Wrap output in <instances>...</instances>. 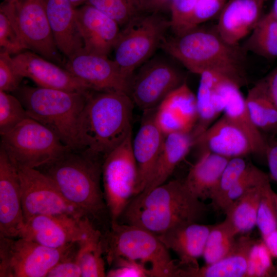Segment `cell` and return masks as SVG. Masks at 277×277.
Returning a JSON list of instances; mask_svg holds the SVG:
<instances>
[{
    "label": "cell",
    "mask_w": 277,
    "mask_h": 277,
    "mask_svg": "<svg viewBox=\"0 0 277 277\" xmlns=\"http://www.w3.org/2000/svg\"><path fill=\"white\" fill-rule=\"evenodd\" d=\"M154 118L165 136L191 133L197 119L196 96L185 81L161 102L155 110Z\"/></svg>",
    "instance_id": "obj_17"
},
{
    "label": "cell",
    "mask_w": 277,
    "mask_h": 277,
    "mask_svg": "<svg viewBox=\"0 0 277 277\" xmlns=\"http://www.w3.org/2000/svg\"><path fill=\"white\" fill-rule=\"evenodd\" d=\"M29 117L22 102L15 95L0 90V134L12 130Z\"/></svg>",
    "instance_id": "obj_37"
},
{
    "label": "cell",
    "mask_w": 277,
    "mask_h": 277,
    "mask_svg": "<svg viewBox=\"0 0 277 277\" xmlns=\"http://www.w3.org/2000/svg\"><path fill=\"white\" fill-rule=\"evenodd\" d=\"M272 256L264 242L255 241L248 258L246 277H264L275 275Z\"/></svg>",
    "instance_id": "obj_40"
},
{
    "label": "cell",
    "mask_w": 277,
    "mask_h": 277,
    "mask_svg": "<svg viewBox=\"0 0 277 277\" xmlns=\"http://www.w3.org/2000/svg\"><path fill=\"white\" fill-rule=\"evenodd\" d=\"M273 196L274 199L275 205V208H276V214H277V193H275L274 191L273 192Z\"/></svg>",
    "instance_id": "obj_52"
},
{
    "label": "cell",
    "mask_w": 277,
    "mask_h": 277,
    "mask_svg": "<svg viewBox=\"0 0 277 277\" xmlns=\"http://www.w3.org/2000/svg\"><path fill=\"white\" fill-rule=\"evenodd\" d=\"M225 1V0H224Z\"/></svg>",
    "instance_id": "obj_55"
},
{
    "label": "cell",
    "mask_w": 277,
    "mask_h": 277,
    "mask_svg": "<svg viewBox=\"0 0 277 277\" xmlns=\"http://www.w3.org/2000/svg\"><path fill=\"white\" fill-rule=\"evenodd\" d=\"M212 226L192 223L174 228L157 236L169 250L177 255L181 268H197L199 267L197 259L203 256Z\"/></svg>",
    "instance_id": "obj_24"
},
{
    "label": "cell",
    "mask_w": 277,
    "mask_h": 277,
    "mask_svg": "<svg viewBox=\"0 0 277 277\" xmlns=\"http://www.w3.org/2000/svg\"><path fill=\"white\" fill-rule=\"evenodd\" d=\"M263 3L261 0H230L220 12L216 31L227 43L239 44L262 17Z\"/></svg>",
    "instance_id": "obj_22"
},
{
    "label": "cell",
    "mask_w": 277,
    "mask_h": 277,
    "mask_svg": "<svg viewBox=\"0 0 277 277\" xmlns=\"http://www.w3.org/2000/svg\"><path fill=\"white\" fill-rule=\"evenodd\" d=\"M155 110L144 112L139 129L132 141L137 168L134 196L143 192L147 185L164 143L165 135L154 121Z\"/></svg>",
    "instance_id": "obj_19"
},
{
    "label": "cell",
    "mask_w": 277,
    "mask_h": 277,
    "mask_svg": "<svg viewBox=\"0 0 277 277\" xmlns=\"http://www.w3.org/2000/svg\"><path fill=\"white\" fill-rule=\"evenodd\" d=\"M90 92L21 85L14 95L29 117L52 131L70 149L77 150L78 121Z\"/></svg>",
    "instance_id": "obj_5"
},
{
    "label": "cell",
    "mask_w": 277,
    "mask_h": 277,
    "mask_svg": "<svg viewBox=\"0 0 277 277\" xmlns=\"http://www.w3.org/2000/svg\"><path fill=\"white\" fill-rule=\"evenodd\" d=\"M24 223L17 169L0 148V237H18Z\"/></svg>",
    "instance_id": "obj_18"
},
{
    "label": "cell",
    "mask_w": 277,
    "mask_h": 277,
    "mask_svg": "<svg viewBox=\"0 0 277 277\" xmlns=\"http://www.w3.org/2000/svg\"><path fill=\"white\" fill-rule=\"evenodd\" d=\"M114 267L106 272L108 277H151L150 270L140 262L118 257L112 262Z\"/></svg>",
    "instance_id": "obj_43"
},
{
    "label": "cell",
    "mask_w": 277,
    "mask_h": 277,
    "mask_svg": "<svg viewBox=\"0 0 277 277\" xmlns=\"http://www.w3.org/2000/svg\"><path fill=\"white\" fill-rule=\"evenodd\" d=\"M103 162L82 150L69 149L37 169L50 177L65 199L96 226L107 216L109 217L101 186Z\"/></svg>",
    "instance_id": "obj_4"
},
{
    "label": "cell",
    "mask_w": 277,
    "mask_h": 277,
    "mask_svg": "<svg viewBox=\"0 0 277 277\" xmlns=\"http://www.w3.org/2000/svg\"><path fill=\"white\" fill-rule=\"evenodd\" d=\"M104 256L108 265L118 257L141 262L151 277H179V262L158 236L143 228L118 222L110 224L103 234Z\"/></svg>",
    "instance_id": "obj_6"
},
{
    "label": "cell",
    "mask_w": 277,
    "mask_h": 277,
    "mask_svg": "<svg viewBox=\"0 0 277 277\" xmlns=\"http://www.w3.org/2000/svg\"><path fill=\"white\" fill-rule=\"evenodd\" d=\"M12 58L18 73L37 86L74 92L92 91L65 68L33 51H24Z\"/></svg>",
    "instance_id": "obj_16"
},
{
    "label": "cell",
    "mask_w": 277,
    "mask_h": 277,
    "mask_svg": "<svg viewBox=\"0 0 277 277\" xmlns=\"http://www.w3.org/2000/svg\"><path fill=\"white\" fill-rule=\"evenodd\" d=\"M4 1H13L15 0H3Z\"/></svg>",
    "instance_id": "obj_53"
},
{
    "label": "cell",
    "mask_w": 277,
    "mask_h": 277,
    "mask_svg": "<svg viewBox=\"0 0 277 277\" xmlns=\"http://www.w3.org/2000/svg\"><path fill=\"white\" fill-rule=\"evenodd\" d=\"M65 68L92 91H121L128 94L130 79L108 56L84 49L67 58Z\"/></svg>",
    "instance_id": "obj_15"
},
{
    "label": "cell",
    "mask_w": 277,
    "mask_h": 277,
    "mask_svg": "<svg viewBox=\"0 0 277 277\" xmlns=\"http://www.w3.org/2000/svg\"><path fill=\"white\" fill-rule=\"evenodd\" d=\"M194 146V140L191 133H174L166 135L152 175L141 193L145 194L166 182L177 165Z\"/></svg>",
    "instance_id": "obj_26"
},
{
    "label": "cell",
    "mask_w": 277,
    "mask_h": 277,
    "mask_svg": "<svg viewBox=\"0 0 277 277\" xmlns=\"http://www.w3.org/2000/svg\"><path fill=\"white\" fill-rule=\"evenodd\" d=\"M207 150L229 159L253 154L251 143L243 131L225 114L194 140Z\"/></svg>",
    "instance_id": "obj_21"
},
{
    "label": "cell",
    "mask_w": 277,
    "mask_h": 277,
    "mask_svg": "<svg viewBox=\"0 0 277 277\" xmlns=\"http://www.w3.org/2000/svg\"><path fill=\"white\" fill-rule=\"evenodd\" d=\"M1 136L0 148L16 168L38 169L70 149L52 131L30 117Z\"/></svg>",
    "instance_id": "obj_7"
},
{
    "label": "cell",
    "mask_w": 277,
    "mask_h": 277,
    "mask_svg": "<svg viewBox=\"0 0 277 277\" xmlns=\"http://www.w3.org/2000/svg\"><path fill=\"white\" fill-rule=\"evenodd\" d=\"M184 82L182 74L168 58L157 56L143 64L130 81L128 94L144 112L155 109Z\"/></svg>",
    "instance_id": "obj_11"
},
{
    "label": "cell",
    "mask_w": 277,
    "mask_h": 277,
    "mask_svg": "<svg viewBox=\"0 0 277 277\" xmlns=\"http://www.w3.org/2000/svg\"><path fill=\"white\" fill-rule=\"evenodd\" d=\"M172 0H139L143 13L161 14L170 9Z\"/></svg>",
    "instance_id": "obj_47"
},
{
    "label": "cell",
    "mask_w": 277,
    "mask_h": 277,
    "mask_svg": "<svg viewBox=\"0 0 277 277\" xmlns=\"http://www.w3.org/2000/svg\"><path fill=\"white\" fill-rule=\"evenodd\" d=\"M230 159L204 150L184 180L191 192L202 201L210 199Z\"/></svg>",
    "instance_id": "obj_27"
},
{
    "label": "cell",
    "mask_w": 277,
    "mask_h": 277,
    "mask_svg": "<svg viewBox=\"0 0 277 277\" xmlns=\"http://www.w3.org/2000/svg\"><path fill=\"white\" fill-rule=\"evenodd\" d=\"M269 181L270 178L266 173L250 163L244 173L228 192L221 210L225 212L229 206L243 194Z\"/></svg>",
    "instance_id": "obj_39"
},
{
    "label": "cell",
    "mask_w": 277,
    "mask_h": 277,
    "mask_svg": "<svg viewBox=\"0 0 277 277\" xmlns=\"http://www.w3.org/2000/svg\"><path fill=\"white\" fill-rule=\"evenodd\" d=\"M23 77L17 71L12 56L0 52V90L14 93L21 85Z\"/></svg>",
    "instance_id": "obj_42"
},
{
    "label": "cell",
    "mask_w": 277,
    "mask_h": 277,
    "mask_svg": "<svg viewBox=\"0 0 277 277\" xmlns=\"http://www.w3.org/2000/svg\"><path fill=\"white\" fill-rule=\"evenodd\" d=\"M1 51L16 55L28 50L15 21L12 4L3 1L0 6Z\"/></svg>",
    "instance_id": "obj_34"
},
{
    "label": "cell",
    "mask_w": 277,
    "mask_h": 277,
    "mask_svg": "<svg viewBox=\"0 0 277 277\" xmlns=\"http://www.w3.org/2000/svg\"><path fill=\"white\" fill-rule=\"evenodd\" d=\"M92 224L94 223L87 217L65 214L39 215L25 222L18 237L48 247L60 248L82 240Z\"/></svg>",
    "instance_id": "obj_14"
},
{
    "label": "cell",
    "mask_w": 277,
    "mask_h": 277,
    "mask_svg": "<svg viewBox=\"0 0 277 277\" xmlns=\"http://www.w3.org/2000/svg\"><path fill=\"white\" fill-rule=\"evenodd\" d=\"M47 16L58 51L67 58L84 48L75 7L69 0H45Z\"/></svg>",
    "instance_id": "obj_23"
},
{
    "label": "cell",
    "mask_w": 277,
    "mask_h": 277,
    "mask_svg": "<svg viewBox=\"0 0 277 277\" xmlns=\"http://www.w3.org/2000/svg\"><path fill=\"white\" fill-rule=\"evenodd\" d=\"M74 243L52 248L24 238L0 237V276H47Z\"/></svg>",
    "instance_id": "obj_10"
},
{
    "label": "cell",
    "mask_w": 277,
    "mask_h": 277,
    "mask_svg": "<svg viewBox=\"0 0 277 277\" xmlns=\"http://www.w3.org/2000/svg\"><path fill=\"white\" fill-rule=\"evenodd\" d=\"M70 2L75 7L84 5L87 0H69Z\"/></svg>",
    "instance_id": "obj_51"
},
{
    "label": "cell",
    "mask_w": 277,
    "mask_h": 277,
    "mask_svg": "<svg viewBox=\"0 0 277 277\" xmlns=\"http://www.w3.org/2000/svg\"><path fill=\"white\" fill-rule=\"evenodd\" d=\"M160 47L192 73L211 71L246 85L247 52L243 46L225 41L216 29L199 27L180 35L165 37Z\"/></svg>",
    "instance_id": "obj_3"
},
{
    "label": "cell",
    "mask_w": 277,
    "mask_h": 277,
    "mask_svg": "<svg viewBox=\"0 0 277 277\" xmlns=\"http://www.w3.org/2000/svg\"><path fill=\"white\" fill-rule=\"evenodd\" d=\"M261 81L269 97L277 107V67Z\"/></svg>",
    "instance_id": "obj_48"
},
{
    "label": "cell",
    "mask_w": 277,
    "mask_h": 277,
    "mask_svg": "<svg viewBox=\"0 0 277 277\" xmlns=\"http://www.w3.org/2000/svg\"><path fill=\"white\" fill-rule=\"evenodd\" d=\"M272 257L277 258V229L262 239Z\"/></svg>",
    "instance_id": "obj_49"
},
{
    "label": "cell",
    "mask_w": 277,
    "mask_h": 277,
    "mask_svg": "<svg viewBox=\"0 0 277 277\" xmlns=\"http://www.w3.org/2000/svg\"><path fill=\"white\" fill-rule=\"evenodd\" d=\"M270 12L277 19V0H274L272 9Z\"/></svg>",
    "instance_id": "obj_50"
},
{
    "label": "cell",
    "mask_w": 277,
    "mask_h": 277,
    "mask_svg": "<svg viewBox=\"0 0 277 277\" xmlns=\"http://www.w3.org/2000/svg\"><path fill=\"white\" fill-rule=\"evenodd\" d=\"M224 0H197L189 23V31L214 16L220 12Z\"/></svg>",
    "instance_id": "obj_45"
},
{
    "label": "cell",
    "mask_w": 277,
    "mask_h": 277,
    "mask_svg": "<svg viewBox=\"0 0 277 277\" xmlns=\"http://www.w3.org/2000/svg\"><path fill=\"white\" fill-rule=\"evenodd\" d=\"M25 222L39 215L68 214L85 216L63 196L53 181L37 169L17 168Z\"/></svg>",
    "instance_id": "obj_12"
},
{
    "label": "cell",
    "mask_w": 277,
    "mask_h": 277,
    "mask_svg": "<svg viewBox=\"0 0 277 277\" xmlns=\"http://www.w3.org/2000/svg\"><path fill=\"white\" fill-rule=\"evenodd\" d=\"M207 210L206 205L191 192L184 180H174L134 196L118 222L159 235L175 227L199 223Z\"/></svg>",
    "instance_id": "obj_1"
},
{
    "label": "cell",
    "mask_w": 277,
    "mask_h": 277,
    "mask_svg": "<svg viewBox=\"0 0 277 277\" xmlns=\"http://www.w3.org/2000/svg\"><path fill=\"white\" fill-rule=\"evenodd\" d=\"M243 47L267 59L277 58V19L270 12L261 17Z\"/></svg>",
    "instance_id": "obj_32"
},
{
    "label": "cell",
    "mask_w": 277,
    "mask_h": 277,
    "mask_svg": "<svg viewBox=\"0 0 277 277\" xmlns=\"http://www.w3.org/2000/svg\"><path fill=\"white\" fill-rule=\"evenodd\" d=\"M132 141L131 133L103 162L102 187L110 224L118 222L134 196L137 168Z\"/></svg>",
    "instance_id": "obj_9"
},
{
    "label": "cell",
    "mask_w": 277,
    "mask_h": 277,
    "mask_svg": "<svg viewBox=\"0 0 277 277\" xmlns=\"http://www.w3.org/2000/svg\"><path fill=\"white\" fill-rule=\"evenodd\" d=\"M236 236L225 220L220 224L213 225L203 254L206 265L215 263L229 253L234 247Z\"/></svg>",
    "instance_id": "obj_33"
},
{
    "label": "cell",
    "mask_w": 277,
    "mask_h": 277,
    "mask_svg": "<svg viewBox=\"0 0 277 277\" xmlns=\"http://www.w3.org/2000/svg\"><path fill=\"white\" fill-rule=\"evenodd\" d=\"M270 181L263 187L258 207L256 226L262 239L277 229V214Z\"/></svg>",
    "instance_id": "obj_38"
},
{
    "label": "cell",
    "mask_w": 277,
    "mask_h": 277,
    "mask_svg": "<svg viewBox=\"0 0 277 277\" xmlns=\"http://www.w3.org/2000/svg\"><path fill=\"white\" fill-rule=\"evenodd\" d=\"M169 28V20L160 14L142 13L121 30L114 60L127 77L131 80L134 71L160 47Z\"/></svg>",
    "instance_id": "obj_8"
},
{
    "label": "cell",
    "mask_w": 277,
    "mask_h": 277,
    "mask_svg": "<svg viewBox=\"0 0 277 277\" xmlns=\"http://www.w3.org/2000/svg\"><path fill=\"white\" fill-rule=\"evenodd\" d=\"M261 1L264 2V1H267V0H261Z\"/></svg>",
    "instance_id": "obj_54"
},
{
    "label": "cell",
    "mask_w": 277,
    "mask_h": 277,
    "mask_svg": "<svg viewBox=\"0 0 277 277\" xmlns=\"http://www.w3.org/2000/svg\"><path fill=\"white\" fill-rule=\"evenodd\" d=\"M253 188L235 200L224 212L225 220L236 235L244 234L256 226V215L264 186Z\"/></svg>",
    "instance_id": "obj_31"
},
{
    "label": "cell",
    "mask_w": 277,
    "mask_h": 277,
    "mask_svg": "<svg viewBox=\"0 0 277 277\" xmlns=\"http://www.w3.org/2000/svg\"><path fill=\"white\" fill-rule=\"evenodd\" d=\"M133 106L125 92L90 91L78 121L77 150L104 161L132 133Z\"/></svg>",
    "instance_id": "obj_2"
},
{
    "label": "cell",
    "mask_w": 277,
    "mask_h": 277,
    "mask_svg": "<svg viewBox=\"0 0 277 277\" xmlns=\"http://www.w3.org/2000/svg\"><path fill=\"white\" fill-rule=\"evenodd\" d=\"M244 157L230 159L224 168L210 199L212 205L217 209L221 210L228 192L250 164Z\"/></svg>",
    "instance_id": "obj_35"
},
{
    "label": "cell",
    "mask_w": 277,
    "mask_h": 277,
    "mask_svg": "<svg viewBox=\"0 0 277 277\" xmlns=\"http://www.w3.org/2000/svg\"><path fill=\"white\" fill-rule=\"evenodd\" d=\"M248 112L258 129L263 134L277 133V107L267 93L260 80L245 97Z\"/></svg>",
    "instance_id": "obj_30"
},
{
    "label": "cell",
    "mask_w": 277,
    "mask_h": 277,
    "mask_svg": "<svg viewBox=\"0 0 277 277\" xmlns=\"http://www.w3.org/2000/svg\"><path fill=\"white\" fill-rule=\"evenodd\" d=\"M103 234L94 224L78 242L77 259L82 277L106 276Z\"/></svg>",
    "instance_id": "obj_28"
},
{
    "label": "cell",
    "mask_w": 277,
    "mask_h": 277,
    "mask_svg": "<svg viewBox=\"0 0 277 277\" xmlns=\"http://www.w3.org/2000/svg\"><path fill=\"white\" fill-rule=\"evenodd\" d=\"M270 173V176L277 183V140L272 138L267 139L265 152Z\"/></svg>",
    "instance_id": "obj_46"
},
{
    "label": "cell",
    "mask_w": 277,
    "mask_h": 277,
    "mask_svg": "<svg viewBox=\"0 0 277 277\" xmlns=\"http://www.w3.org/2000/svg\"><path fill=\"white\" fill-rule=\"evenodd\" d=\"M13 13L28 50L54 63H61L47 14L45 0H15Z\"/></svg>",
    "instance_id": "obj_13"
},
{
    "label": "cell",
    "mask_w": 277,
    "mask_h": 277,
    "mask_svg": "<svg viewBox=\"0 0 277 277\" xmlns=\"http://www.w3.org/2000/svg\"><path fill=\"white\" fill-rule=\"evenodd\" d=\"M76 19L83 49L108 56L118 37L120 25L97 9L86 4L76 8Z\"/></svg>",
    "instance_id": "obj_20"
},
{
    "label": "cell",
    "mask_w": 277,
    "mask_h": 277,
    "mask_svg": "<svg viewBox=\"0 0 277 277\" xmlns=\"http://www.w3.org/2000/svg\"><path fill=\"white\" fill-rule=\"evenodd\" d=\"M78 242L73 244L60 260L50 270L47 277H82L77 259ZM46 276V277H47Z\"/></svg>",
    "instance_id": "obj_44"
},
{
    "label": "cell",
    "mask_w": 277,
    "mask_h": 277,
    "mask_svg": "<svg viewBox=\"0 0 277 277\" xmlns=\"http://www.w3.org/2000/svg\"><path fill=\"white\" fill-rule=\"evenodd\" d=\"M255 241L249 235L243 234L224 258L201 268L182 269L180 277L246 276L249 252Z\"/></svg>",
    "instance_id": "obj_25"
},
{
    "label": "cell",
    "mask_w": 277,
    "mask_h": 277,
    "mask_svg": "<svg viewBox=\"0 0 277 277\" xmlns=\"http://www.w3.org/2000/svg\"><path fill=\"white\" fill-rule=\"evenodd\" d=\"M85 4L107 15L120 26H125L143 13L139 0H87Z\"/></svg>",
    "instance_id": "obj_36"
},
{
    "label": "cell",
    "mask_w": 277,
    "mask_h": 277,
    "mask_svg": "<svg viewBox=\"0 0 277 277\" xmlns=\"http://www.w3.org/2000/svg\"><path fill=\"white\" fill-rule=\"evenodd\" d=\"M236 88L231 94L223 114L232 121L245 134L249 140L253 154L265 158L267 138L254 125L248 112L244 97Z\"/></svg>",
    "instance_id": "obj_29"
},
{
    "label": "cell",
    "mask_w": 277,
    "mask_h": 277,
    "mask_svg": "<svg viewBox=\"0 0 277 277\" xmlns=\"http://www.w3.org/2000/svg\"><path fill=\"white\" fill-rule=\"evenodd\" d=\"M197 1L172 0L169 21L174 35H180L189 31V23Z\"/></svg>",
    "instance_id": "obj_41"
}]
</instances>
